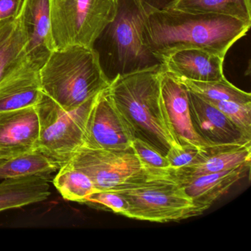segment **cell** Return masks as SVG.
Returning <instances> with one entry per match:
<instances>
[{"label": "cell", "instance_id": "1", "mask_svg": "<svg viewBox=\"0 0 251 251\" xmlns=\"http://www.w3.org/2000/svg\"><path fill=\"white\" fill-rule=\"evenodd\" d=\"M251 26L226 16L184 12L169 6L150 16L144 43L161 64L172 54L188 49L202 50L225 58Z\"/></svg>", "mask_w": 251, "mask_h": 251}, {"label": "cell", "instance_id": "2", "mask_svg": "<svg viewBox=\"0 0 251 251\" xmlns=\"http://www.w3.org/2000/svg\"><path fill=\"white\" fill-rule=\"evenodd\" d=\"M163 65L119 75L107 87L111 100L133 139H139L166 156L178 147L172 135L163 106L160 75Z\"/></svg>", "mask_w": 251, "mask_h": 251}, {"label": "cell", "instance_id": "3", "mask_svg": "<svg viewBox=\"0 0 251 251\" xmlns=\"http://www.w3.org/2000/svg\"><path fill=\"white\" fill-rule=\"evenodd\" d=\"M174 1L117 0L115 17L93 48L110 81L119 75L161 65L145 47L144 33L150 16L170 6Z\"/></svg>", "mask_w": 251, "mask_h": 251}, {"label": "cell", "instance_id": "4", "mask_svg": "<svg viewBox=\"0 0 251 251\" xmlns=\"http://www.w3.org/2000/svg\"><path fill=\"white\" fill-rule=\"evenodd\" d=\"M42 92L66 111H73L110 83L94 48L55 49L40 70Z\"/></svg>", "mask_w": 251, "mask_h": 251}, {"label": "cell", "instance_id": "5", "mask_svg": "<svg viewBox=\"0 0 251 251\" xmlns=\"http://www.w3.org/2000/svg\"><path fill=\"white\" fill-rule=\"evenodd\" d=\"M128 204L125 217L155 223L192 217L194 205L173 169L145 166L139 173L113 189Z\"/></svg>", "mask_w": 251, "mask_h": 251}, {"label": "cell", "instance_id": "6", "mask_svg": "<svg viewBox=\"0 0 251 251\" xmlns=\"http://www.w3.org/2000/svg\"><path fill=\"white\" fill-rule=\"evenodd\" d=\"M55 49L71 46L93 48L113 21L117 0H49Z\"/></svg>", "mask_w": 251, "mask_h": 251}, {"label": "cell", "instance_id": "7", "mask_svg": "<svg viewBox=\"0 0 251 251\" xmlns=\"http://www.w3.org/2000/svg\"><path fill=\"white\" fill-rule=\"evenodd\" d=\"M97 96L75 111H66L42 92L35 105L39 121L38 151L59 168L67 164L83 145L86 120Z\"/></svg>", "mask_w": 251, "mask_h": 251}, {"label": "cell", "instance_id": "8", "mask_svg": "<svg viewBox=\"0 0 251 251\" xmlns=\"http://www.w3.org/2000/svg\"><path fill=\"white\" fill-rule=\"evenodd\" d=\"M67 164L83 172L97 191H106L123 183L145 166L132 148L106 150L82 145Z\"/></svg>", "mask_w": 251, "mask_h": 251}, {"label": "cell", "instance_id": "9", "mask_svg": "<svg viewBox=\"0 0 251 251\" xmlns=\"http://www.w3.org/2000/svg\"><path fill=\"white\" fill-rule=\"evenodd\" d=\"M133 137L106 89L101 91L89 112L83 145L97 149L127 150Z\"/></svg>", "mask_w": 251, "mask_h": 251}, {"label": "cell", "instance_id": "10", "mask_svg": "<svg viewBox=\"0 0 251 251\" xmlns=\"http://www.w3.org/2000/svg\"><path fill=\"white\" fill-rule=\"evenodd\" d=\"M188 98L194 130L208 147L251 143V138L206 100L189 90Z\"/></svg>", "mask_w": 251, "mask_h": 251}, {"label": "cell", "instance_id": "11", "mask_svg": "<svg viewBox=\"0 0 251 251\" xmlns=\"http://www.w3.org/2000/svg\"><path fill=\"white\" fill-rule=\"evenodd\" d=\"M160 86L169 127L177 145L208 147L194 130L189 113L188 89L184 85L163 67Z\"/></svg>", "mask_w": 251, "mask_h": 251}, {"label": "cell", "instance_id": "12", "mask_svg": "<svg viewBox=\"0 0 251 251\" xmlns=\"http://www.w3.org/2000/svg\"><path fill=\"white\" fill-rule=\"evenodd\" d=\"M20 18L26 36L27 62L41 70L55 50L49 0H24Z\"/></svg>", "mask_w": 251, "mask_h": 251}, {"label": "cell", "instance_id": "13", "mask_svg": "<svg viewBox=\"0 0 251 251\" xmlns=\"http://www.w3.org/2000/svg\"><path fill=\"white\" fill-rule=\"evenodd\" d=\"M39 139L35 106L0 112V160L38 151Z\"/></svg>", "mask_w": 251, "mask_h": 251}, {"label": "cell", "instance_id": "14", "mask_svg": "<svg viewBox=\"0 0 251 251\" xmlns=\"http://www.w3.org/2000/svg\"><path fill=\"white\" fill-rule=\"evenodd\" d=\"M251 164L197 176H177L194 205L192 217L201 215L250 171ZM176 174V173H175Z\"/></svg>", "mask_w": 251, "mask_h": 251}, {"label": "cell", "instance_id": "15", "mask_svg": "<svg viewBox=\"0 0 251 251\" xmlns=\"http://www.w3.org/2000/svg\"><path fill=\"white\" fill-rule=\"evenodd\" d=\"M225 58L199 49L177 51L166 58L162 65L177 78L194 81H217L225 78Z\"/></svg>", "mask_w": 251, "mask_h": 251}, {"label": "cell", "instance_id": "16", "mask_svg": "<svg viewBox=\"0 0 251 251\" xmlns=\"http://www.w3.org/2000/svg\"><path fill=\"white\" fill-rule=\"evenodd\" d=\"M42 92L40 70L26 62L0 83V112L35 106Z\"/></svg>", "mask_w": 251, "mask_h": 251}, {"label": "cell", "instance_id": "17", "mask_svg": "<svg viewBox=\"0 0 251 251\" xmlns=\"http://www.w3.org/2000/svg\"><path fill=\"white\" fill-rule=\"evenodd\" d=\"M50 195L49 176L4 179L0 183V211L42 202L48 200Z\"/></svg>", "mask_w": 251, "mask_h": 251}, {"label": "cell", "instance_id": "18", "mask_svg": "<svg viewBox=\"0 0 251 251\" xmlns=\"http://www.w3.org/2000/svg\"><path fill=\"white\" fill-rule=\"evenodd\" d=\"M251 163V143L208 147L202 161L174 170L177 176H197L229 170Z\"/></svg>", "mask_w": 251, "mask_h": 251}, {"label": "cell", "instance_id": "19", "mask_svg": "<svg viewBox=\"0 0 251 251\" xmlns=\"http://www.w3.org/2000/svg\"><path fill=\"white\" fill-rule=\"evenodd\" d=\"M25 47L20 15L0 23V83L27 62Z\"/></svg>", "mask_w": 251, "mask_h": 251}, {"label": "cell", "instance_id": "20", "mask_svg": "<svg viewBox=\"0 0 251 251\" xmlns=\"http://www.w3.org/2000/svg\"><path fill=\"white\" fill-rule=\"evenodd\" d=\"M170 7L194 14L226 16L251 24V0H175Z\"/></svg>", "mask_w": 251, "mask_h": 251}, {"label": "cell", "instance_id": "21", "mask_svg": "<svg viewBox=\"0 0 251 251\" xmlns=\"http://www.w3.org/2000/svg\"><path fill=\"white\" fill-rule=\"evenodd\" d=\"M58 170L57 164L39 151L0 160L1 180L30 176H49Z\"/></svg>", "mask_w": 251, "mask_h": 251}, {"label": "cell", "instance_id": "22", "mask_svg": "<svg viewBox=\"0 0 251 251\" xmlns=\"http://www.w3.org/2000/svg\"><path fill=\"white\" fill-rule=\"evenodd\" d=\"M52 183L64 199L80 203L97 191L93 182L85 173L69 164L60 167Z\"/></svg>", "mask_w": 251, "mask_h": 251}, {"label": "cell", "instance_id": "23", "mask_svg": "<svg viewBox=\"0 0 251 251\" xmlns=\"http://www.w3.org/2000/svg\"><path fill=\"white\" fill-rule=\"evenodd\" d=\"M185 87L207 100H226L247 103L251 102V95L230 83L225 77L217 81L200 82L178 78Z\"/></svg>", "mask_w": 251, "mask_h": 251}, {"label": "cell", "instance_id": "24", "mask_svg": "<svg viewBox=\"0 0 251 251\" xmlns=\"http://www.w3.org/2000/svg\"><path fill=\"white\" fill-rule=\"evenodd\" d=\"M207 101L222 111L247 136L251 138V102L241 103L233 101Z\"/></svg>", "mask_w": 251, "mask_h": 251}, {"label": "cell", "instance_id": "25", "mask_svg": "<svg viewBox=\"0 0 251 251\" xmlns=\"http://www.w3.org/2000/svg\"><path fill=\"white\" fill-rule=\"evenodd\" d=\"M208 147L200 148L193 145L173 146L169 150L167 157L170 167L174 170L192 165L203 159L207 153Z\"/></svg>", "mask_w": 251, "mask_h": 251}, {"label": "cell", "instance_id": "26", "mask_svg": "<svg viewBox=\"0 0 251 251\" xmlns=\"http://www.w3.org/2000/svg\"><path fill=\"white\" fill-rule=\"evenodd\" d=\"M81 203L95 208H106L123 216L126 215L128 208V204L124 198L111 190L96 191L89 195Z\"/></svg>", "mask_w": 251, "mask_h": 251}, {"label": "cell", "instance_id": "27", "mask_svg": "<svg viewBox=\"0 0 251 251\" xmlns=\"http://www.w3.org/2000/svg\"><path fill=\"white\" fill-rule=\"evenodd\" d=\"M131 148L144 166L153 168H171L167 157L144 141L139 139H133Z\"/></svg>", "mask_w": 251, "mask_h": 251}, {"label": "cell", "instance_id": "28", "mask_svg": "<svg viewBox=\"0 0 251 251\" xmlns=\"http://www.w3.org/2000/svg\"><path fill=\"white\" fill-rule=\"evenodd\" d=\"M24 0H0V23L17 18Z\"/></svg>", "mask_w": 251, "mask_h": 251}]
</instances>
